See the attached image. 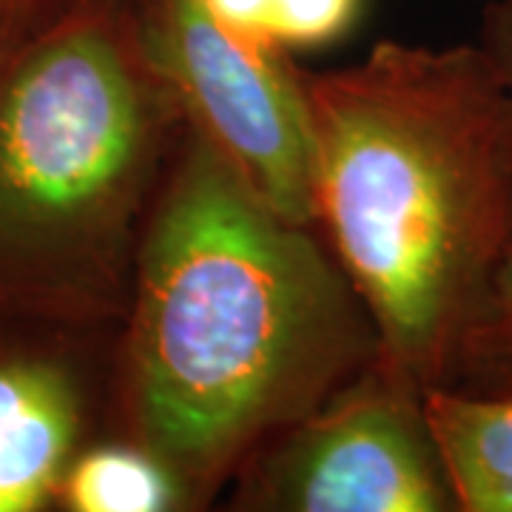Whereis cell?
Listing matches in <instances>:
<instances>
[{
    "mask_svg": "<svg viewBox=\"0 0 512 512\" xmlns=\"http://www.w3.org/2000/svg\"><path fill=\"white\" fill-rule=\"evenodd\" d=\"M376 359L370 311L313 225L185 128L140 242L123 379L134 439L185 507H208Z\"/></svg>",
    "mask_w": 512,
    "mask_h": 512,
    "instance_id": "obj_1",
    "label": "cell"
},
{
    "mask_svg": "<svg viewBox=\"0 0 512 512\" xmlns=\"http://www.w3.org/2000/svg\"><path fill=\"white\" fill-rule=\"evenodd\" d=\"M316 225L370 311L379 367L453 387L512 245V86L478 43L379 40L302 72Z\"/></svg>",
    "mask_w": 512,
    "mask_h": 512,
    "instance_id": "obj_2",
    "label": "cell"
},
{
    "mask_svg": "<svg viewBox=\"0 0 512 512\" xmlns=\"http://www.w3.org/2000/svg\"><path fill=\"white\" fill-rule=\"evenodd\" d=\"M131 0H89L0 52V316L126 322L151 205L183 140Z\"/></svg>",
    "mask_w": 512,
    "mask_h": 512,
    "instance_id": "obj_3",
    "label": "cell"
},
{
    "mask_svg": "<svg viewBox=\"0 0 512 512\" xmlns=\"http://www.w3.org/2000/svg\"><path fill=\"white\" fill-rule=\"evenodd\" d=\"M140 49L185 128L282 217L316 228L313 137L299 69L228 32L202 0H131Z\"/></svg>",
    "mask_w": 512,
    "mask_h": 512,
    "instance_id": "obj_4",
    "label": "cell"
},
{
    "mask_svg": "<svg viewBox=\"0 0 512 512\" xmlns=\"http://www.w3.org/2000/svg\"><path fill=\"white\" fill-rule=\"evenodd\" d=\"M239 507L288 512H444L453 490L424 396L379 362L239 473Z\"/></svg>",
    "mask_w": 512,
    "mask_h": 512,
    "instance_id": "obj_5",
    "label": "cell"
},
{
    "mask_svg": "<svg viewBox=\"0 0 512 512\" xmlns=\"http://www.w3.org/2000/svg\"><path fill=\"white\" fill-rule=\"evenodd\" d=\"M80 436V393L66 367L0 356V512L57 498Z\"/></svg>",
    "mask_w": 512,
    "mask_h": 512,
    "instance_id": "obj_6",
    "label": "cell"
},
{
    "mask_svg": "<svg viewBox=\"0 0 512 512\" xmlns=\"http://www.w3.org/2000/svg\"><path fill=\"white\" fill-rule=\"evenodd\" d=\"M424 416L461 512H512V393H424Z\"/></svg>",
    "mask_w": 512,
    "mask_h": 512,
    "instance_id": "obj_7",
    "label": "cell"
},
{
    "mask_svg": "<svg viewBox=\"0 0 512 512\" xmlns=\"http://www.w3.org/2000/svg\"><path fill=\"white\" fill-rule=\"evenodd\" d=\"M57 498L74 512H165L185 507L174 476L140 444L94 447L72 458Z\"/></svg>",
    "mask_w": 512,
    "mask_h": 512,
    "instance_id": "obj_8",
    "label": "cell"
},
{
    "mask_svg": "<svg viewBox=\"0 0 512 512\" xmlns=\"http://www.w3.org/2000/svg\"><path fill=\"white\" fill-rule=\"evenodd\" d=\"M481 43L498 60L512 86V0H493L484 9ZM453 390L512 393V245L495 276L487 311L467 342Z\"/></svg>",
    "mask_w": 512,
    "mask_h": 512,
    "instance_id": "obj_9",
    "label": "cell"
},
{
    "mask_svg": "<svg viewBox=\"0 0 512 512\" xmlns=\"http://www.w3.org/2000/svg\"><path fill=\"white\" fill-rule=\"evenodd\" d=\"M362 0H274L271 37L279 49H322L348 32Z\"/></svg>",
    "mask_w": 512,
    "mask_h": 512,
    "instance_id": "obj_10",
    "label": "cell"
},
{
    "mask_svg": "<svg viewBox=\"0 0 512 512\" xmlns=\"http://www.w3.org/2000/svg\"><path fill=\"white\" fill-rule=\"evenodd\" d=\"M89 0H0V52L52 29Z\"/></svg>",
    "mask_w": 512,
    "mask_h": 512,
    "instance_id": "obj_11",
    "label": "cell"
},
{
    "mask_svg": "<svg viewBox=\"0 0 512 512\" xmlns=\"http://www.w3.org/2000/svg\"><path fill=\"white\" fill-rule=\"evenodd\" d=\"M202 3L228 32L259 43H274L271 37L274 0H202Z\"/></svg>",
    "mask_w": 512,
    "mask_h": 512,
    "instance_id": "obj_12",
    "label": "cell"
}]
</instances>
